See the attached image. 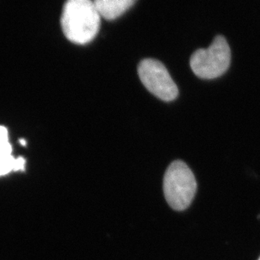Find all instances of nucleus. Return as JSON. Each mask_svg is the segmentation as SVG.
Here are the masks:
<instances>
[{
  "mask_svg": "<svg viewBox=\"0 0 260 260\" xmlns=\"http://www.w3.org/2000/svg\"><path fill=\"white\" fill-rule=\"evenodd\" d=\"M93 2L101 16L109 20L120 17L136 3L133 0H96Z\"/></svg>",
  "mask_w": 260,
  "mask_h": 260,
  "instance_id": "6",
  "label": "nucleus"
},
{
  "mask_svg": "<svg viewBox=\"0 0 260 260\" xmlns=\"http://www.w3.org/2000/svg\"><path fill=\"white\" fill-rule=\"evenodd\" d=\"M258 260H260V257H259V258H258Z\"/></svg>",
  "mask_w": 260,
  "mask_h": 260,
  "instance_id": "8",
  "label": "nucleus"
},
{
  "mask_svg": "<svg viewBox=\"0 0 260 260\" xmlns=\"http://www.w3.org/2000/svg\"><path fill=\"white\" fill-rule=\"evenodd\" d=\"M231 61V49L223 36H216L208 48L196 51L190 57L192 71L203 79H212L225 74Z\"/></svg>",
  "mask_w": 260,
  "mask_h": 260,
  "instance_id": "3",
  "label": "nucleus"
},
{
  "mask_svg": "<svg viewBox=\"0 0 260 260\" xmlns=\"http://www.w3.org/2000/svg\"><path fill=\"white\" fill-rule=\"evenodd\" d=\"M20 143L22 145V146H24V147L27 145V143H26V141H25V139H20Z\"/></svg>",
  "mask_w": 260,
  "mask_h": 260,
  "instance_id": "7",
  "label": "nucleus"
},
{
  "mask_svg": "<svg viewBox=\"0 0 260 260\" xmlns=\"http://www.w3.org/2000/svg\"><path fill=\"white\" fill-rule=\"evenodd\" d=\"M101 15L90 0H70L64 5L61 17L65 37L74 44L92 42L101 26Z\"/></svg>",
  "mask_w": 260,
  "mask_h": 260,
  "instance_id": "1",
  "label": "nucleus"
},
{
  "mask_svg": "<svg viewBox=\"0 0 260 260\" xmlns=\"http://www.w3.org/2000/svg\"><path fill=\"white\" fill-rule=\"evenodd\" d=\"M12 152L13 147L9 141L7 128L0 125V177L11 172L25 171V158H15Z\"/></svg>",
  "mask_w": 260,
  "mask_h": 260,
  "instance_id": "5",
  "label": "nucleus"
},
{
  "mask_svg": "<svg viewBox=\"0 0 260 260\" xmlns=\"http://www.w3.org/2000/svg\"><path fill=\"white\" fill-rule=\"evenodd\" d=\"M138 72L143 85L160 100L170 102L179 95V88L161 61L143 59L138 65Z\"/></svg>",
  "mask_w": 260,
  "mask_h": 260,
  "instance_id": "4",
  "label": "nucleus"
},
{
  "mask_svg": "<svg viewBox=\"0 0 260 260\" xmlns=\"http://www.w3.org/2000/svg\"><path fill=\"white\" fill-rule=\"evenodd\" d=\"M197 189V179L189 166L181 160L171 162L164 177V193L170 207L174 211L186 210Z\"/></svg>",
  "mask_w": 260,
  "mask_h": 260,
  "instance_id": "2",
  "label": "nucleus"
}]
</instances>
